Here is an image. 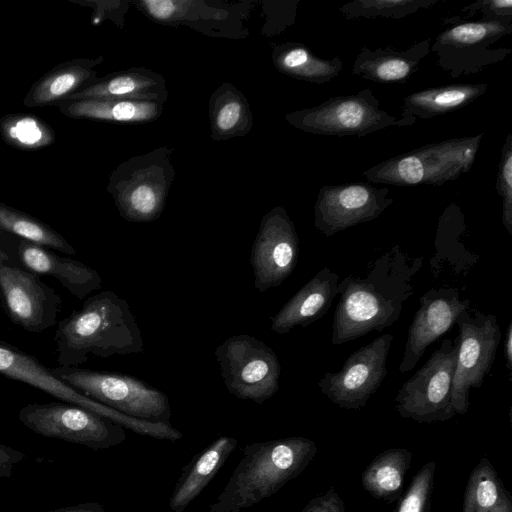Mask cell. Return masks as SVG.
<instances>
[{
    "label": "cell",
    "mask_w": 512,
    "mask_h": 512,
    "mask_svg": "<svg viewBox=\"0 0 512 512\" xmlns=\"http://www.w3.org/2000/svg\"><path fill=\"white\" fill-rule=\"evenodd\" d=\"M422 263L421 257L410 258L395 245L376 259L365 277L349 275L339 282L332 344L340 345L392 326L404 302L414 293L412 279Z\"/></svg>",
    "instance_id": "6da1fadb"
},
{
    "label": "cell",
    "mask_w": 512,
    "mask_h": 512,
    "mask_svg": "<svg viewBox=\"0 0 512 512\" xmlns=\"http://www.w3.org/2000/svg\"><path fill=\"white\" fill-rule=\"evenodd\" d=\"M56 361L79 367L93 355L108 358L141 353V330L127 301L111 290L87 297L83 305L57 323Z\"/></svg>",
    "instance_id": "7a4b0ae2"
},
{
    "label": "cell",
    "mask_w": 512,
    "mask_h": 512,
    "mask_svg": "<svg viewBox=\"0 0 512 512\" xmlns=\"http://www.w3.org/2000/svg\"><path fill=\"white\" fill-rule=\"evenodd\" d=\"M317 448L305 437H287L245 446L243 457L209 512H240L278 492L314 458Z\"/></svg>",
    "instance_id": "3957f363"
},
{
    "label": "cell",
    "mask_w": 512,
    "mask_h": 512,
    "mask_svg": "<svg viewBox=\"0 0 512 512\" xmlns=\"http://www.w3.org/2000/svg\"><path fill=\"white\" fill-rule=\"evenodd\" d=\"M483 134L430 143L384 160L363 175L375 184L440 186L467 173Z\"/></svg>",
    "instance_id": "277c9868"
},
{
    "label": "cell",
    "mask_w": 512,
    "mask_h": 512,
    "mask_svg": "<svg viewBox=\"0 0 512 512\" xmlns=\"http://www.w3.org/2000/svg\"><path fill=\"white\" fill-rule=\"evenodd\" d=\"M171 154L159 147L123 161L111 173L107 189L125 220L144 223L161 216L175 177Z\"/></svg>",
    "instance_id": "5b68a950"
},
{
    "label": "cell",
    "mask_w": 512,
    "mask_h": 512,
    "mask_svg": "<svg viewBox=\"0 0 512 512\" xmlns=\"http://www.w3.org/2000/svg\"><path fill=\"white\" fill-rule=\"evenodd\" d=\"M51 372L81 394L125 415L170 423L172 413L167 395L142 379L80 367L58 366L51 368Z\"/></svg>",
    "instance_id": "8992f818"
},
{
    "label": "cell",
    "mask_w": 512,
    "mask_h": 512,
    "mask_svg": "<svg viewBox=\"0 0 512 512\" xmlns=\"http://www.w3.org/2000/svg\"><path fill=\"white\" fill-rule=\"evenodd\" d=\"M0 374L42 390L63 402L87 409L137 434L170 441L180 440L183 436L170 423L137 419L90 399L58 379L50 368L34 356L1 340Z\"/></svg>",
    "instance_id": "52a82bcc"
},
{
    "label": "cell",
    "mask_w": 512,
    "mask_h": 512,
    "mask_svg": "<svg viewBox=\"0 0 512 512\" xmlns=\"http://www.w3.org/2000/svg\"><path fill=\"white\" fill-rule=\"evenodd\" d=\"M285 118L304 132L338 137H364L377 130L416 122L381 110L379 100L368 88L355 95L331 97L312 108L290 112Z\"/></svg>",
    "instance_id": "ba28073f"
},
{
    "label": "cell",
    "mask_w": 512,
    "mask_h": 512,
    "mask_svg": "<svg viewBox=\"0 0 512 512\" xmlns=\"http://www.w3.org/2000/svg\"><path fill=\"white\" fill-rule=\"evenodd\" d=\"M214 354L225 387L236 398L262 404L278 391L281 365L262 340L248 334L234 335Z\"/></svg>",
    "instance_id": "9c48e42d"
},
{
    "label": "cell",
    "mask_w": 512,
    "mask_h": 512,
    "mask_svg": "<svg viewBox=\"0 0 512 512\" xmlns=\"http://www.w3.org/2000/svg\"><path fill=\"white\" fill-rule=\"evenodd\" d=\"M459 336L444 339L428 360L399 389L395 397L400 416L420 423L452 418L451 390Z\"/></svg>",
    "instance_id": "30bf717a"
},
{
    "label": "cell",
    "mask_w": 512,
    "mask_h": 512,
    "mask_svg": "<svg viewBox=\"0 0 512 512\" xmlns=\"http://www.w3.org/2000/svg\"><path fill=\"white\" fill-rule=\"evenodd\" d=\"M18 419L38 435L81 444L95 451L109 449L126 439L121 425L63 401L29 403L21 408Z\"/></svg>",
    "instance_id": "8fae6325"
},
{
    "label": "cell",
    "mask_w": 512,
    "mask_h": 512,
    "mask_svg": "<svg viewBox=\"0 0 512 512\" xmlns=\"http://www.w3.org/2000/svg\"><path fill=\"white\" fill-rule=\"evenodd\" d=\"M459 328V347L454 371L451 405L455 414H465L472 388H480L495 361L501 340L497 317L477 310L461 313L455 321Z\"/></svg>",
    "instance_id": "7c38bea8"
},
{
    "label": "cell",
    "mask_w": 512,
    "mask_h": 512,
    "mask_svg": "<svg viewBox=\"0 0 512 512\" xmlns=\"http://www.w3.org/2000/svg\"><path fill=\"white\" fill-rule=\"evenodd\" d=\"M393 341L383 334L352 353L337 372H326L318 381L320 391L344 409L363 408L387 375V358Z\"/></svg>",
    "instance_id": "4fadbf2b"
},
{
    "label": "cell",
    "mask_w": 512,
    "mask_h": 512,
    "mask_svg": "<svg viewBox=\"0 0 512 512\" xmlns=\"http://www.w3.org/2000/svg\"><path fill=\"white\" fill-rule=\"evenodd\" d=\"M299 251L294 223L284 207H274L263 216L251 248L254 287L265 292L281 285L294 271Z\"/></svg>",
    "instance_id": "5bb4252c"
},
{
    "label": "cell",
    "mask_w": 512,
    "mask_h": 512,
    "mask_svg": "<svg viewBox=\"0 0 512 512\" xmlns=\"http://www.w3.org/2000/svg\"><path fill=\"white\" fill-rule=\"evenodd\" d=\"M0 291L9 319L24 330L42 333L58 323L62 299L36 274L4 263Z\"/></svg>",
    "instance_id": "9a60e30c"
},
{
    "label": "cell",
    "mask_w": 512,
    "mask_h": 512,
    "mask_svg": "<svg viewBox=\"0 0 512 512\" xmlns=\"http://www.w3.org/2000/svg\"><path fill=\"white\" fill-rule=\"evenodd\" d=\"M388 193V188L363 182L323 186L314 206V227L330 237L372 221L393 203Z\"/></svg>",
    "instance_id": "2e32d148"
},
{
    "label": "cell",
    "mask_w": 512,
    "mask_h": 512,
    "mask_svg": "<svg viewBox=\"0 0 512 512\" xmlns=\"http://www.w3.org/2000/svg\"><path fill=\"white\" fill-rule=\"evenodd\" d=\"M419 303L399 364L402 373L413 370L427 347L448 332L458 316L470 308V300L461 299L456 288L430 289L420 297Z\"/></svg>",
    "instance_id": "e0dca14e"
},
{
    "label": "cell",
    "mask_w": 512,
    "mask_h": 512,
    "mask_svg": "<svg viewBox=\"0 0 512 512\" xmlns=\"http://www.w3.org/2000/svg\"><path fill=\"white\" fill-rule=\"evenodd\" d=\"M17 255L24 269L51 276L73 296L85 300L92 292L102 288V278L93 268L79 260L63 257L52 250L19 240Z\"/></svg>",
    "instance_id": "ac0fdd59"
},
{
    "label": "cell",
    "mask_w": 512,
    "mask_h": 512,
    "mask_svg": "<svg viewBox=\"0 0 512 512\" xmlns=\"http://www.w3.org/2000/svg\"><path fill=\"white\" fill-rule=\"evenodd\" d=\"M339 275L328 267L318 271L270 318L271 330L287 334L322 318L338 295Z\"/></svg>",
    "instance_id": "d6986e66"
},
{
    "label": "cell",
    "mask_w": 512,
    "mask_h": 512,
    "mask_svg": "<svg viewBox=\"0 0 512 512\" xmlns=\"http://www.w3.org/2000/svg\"><path fill=\"white\" fill-rule=\"evenodd\" d=\"M167 96L166 81L162 75L145 68H129L96 79L61 102L81 99H127L165 103Z\"/></svg>",
    "instance_id": "ffe728a7"
},
{
    "label": "cell",
    "mask_w": 512,
    "mask_h": 512,
    "mask_svg": "<svg viewBox=\"0 0 512 512\" xmlns=\"http://www.w3.org/2000/svg\"><path fill=\"white\" fill-rule=\"evenodd\" d=\"M237 443L233 437L220 436L193 457L183 468L169 498L173 512H183L200 495L236 449Z\"/></svg>",
    "instance_id": "44dd1931"
},
{
    "label": "cell",
    "mask_w": 512,
    "mask_h": 512,
    "mask_svg": "<svg viewBox=\"0 0 512 512\" xmlns=\"http://www.w3.org/2000/svg\"><path fill=\"white\" fill-rule=\"evenodd\" d=\"M430 50V40H422L406 50L394 48H363L352 71L363 79L378 83H404L418 69Z\"/></svg>",
    "instance_id": "7402d4cb"
},
{
    "label": "cell",
    "mask_w": 512,
    "mask_h": 512,
    "mask_svg": "<svg viewBox=\"0 0 512 512\" xmlns=\"http://www.w3.org/2000/svg\"><path fill=\"white\" fill-rule=\"evenodd\" d=\"M103 57L78 58L54 67L35 82L24 98L26 107L57 104L96 80L94 67Z\"/></svg>",
    "instance_id": "603a6c76"
},
{
    "label": "cell",
    "mask_w": 512,
    "mask_h": 512,
    "mask_svg": "<svg viewBox=\"0 0 512 512\" xmlns=\"http://www.w3.org/2000/svg\"><path fill=\"white\" fill-rule=\"evenodd\" d=\"M68 117L123 124H139L158 119L164 110L160 101L127 99H81L56 104Z\"/></svg>",
    "instance_id": "cb8c5ba5"
},
{
    "label": "cell",
    "mask_w": 512,
    "mask_h": 512,
    "mask_svg": "<svg viewBox=\"0 0 512 512\" xmlns=\"http://www.w3.org/2000/svg\"><path fill=\"white\" fill-rule=\"evenodd\" d=\"M487 89L485 83L455 84L424 89L404 98L401 116L416 121L449 113L472 103Z\"/></svg>",
    "instance_id": "d4e9b609"
},
{
    "label": "cell",
    "mask_w": 512,
    "mask_h": 512,
    "mask_svg": "<svg viewBox=\"0 0 512 512\" xmlns=\"http://www.w3.org/2000/svg\"><path fill=\"white\" fill-rule=\"evenodd\" d=\"M209 116L214 140L244 136L253 126L246 97L230 83H223L211 94Z\"/></svg>",
    "instance_id": "484cf974"
},
{
    "label": "cell",
    "mask_w": 512,
    "mask_h": 512,
    "mask_svg": "<svg viewBox=\"0 0 512 512\" xmlns=\"http://www.w3.org/2000/svg\"><path fill=\"white\" fill-rule=\"evenodd\" d=\"M274 66L283 74L298 80L326 83L339 75L343 62L339 57L323 59L303 44L285 43L272 52Z\"/></svg>",
    "instance_id": "4316f807"
},
{
    "label": "cell",
    "mask_w": 512,
    "mask_h": 512,
    "mask_svg": "<svg viewBox=\"0 0 512 512\" xmlns=\"http://www.w3.org/2000/svg\"><path fill=\"white\" fill-rule=\"evenodd\" d=\"M412 454L404 448L380 453L362 474V485L374 498L389 502L399 498Z\"/></svg>",
    "instance_id": "83f0119b"
},
{
    "label": "cell",
    "mask_w": 512,
    "mask_h": 512,
    "mask_svg": "<svg viewBox=\"0 0 512 512\" xmlns=\"http://www.w3.org/2000/svg\"><path fill=\"white\" fill-rule=\"evenodd\" d=\"M0 230L50 250L76 255L75 248L49 225L2 203H0Z\"/></svg>",
    "instance_id": "f1b7e54d"
},
{
    "label": "cell",
    "mask_w": 512,
    "mask_h": 512,
    "mask_svg": "<svg viewBox=\"0 0 512 512\" xmlns=\"http://www.w3.org/2000/svg\"><path fill=\"white\" fill-rule=\"evenodd\" d=\"M511 31V23L500 20L469 22L456 25L438 36L432 45L438 49H470L489 46Z\"/></svg>",
    "instance_id": "f546056e"
},
{
    "label": "cell",
    "mask_w": 512,
    "mask_h": 512,
    "mask_svg": "<svg viewBox=\"0 0 512 512\" xmlns=\"http://www.w3.org/2000/svg\"><path fill=\"white\" fill-rule=\"evenodd\" d=\"M506 493L490 461L482 458L468 479L463 512H493Z\"/></svg>",
    "instance_id": "4dcf8cb0"
},
{
    "label": "cell",
    "mask_w": 512,
    "mask_h": 512,
    "mask_svg": "<svg viewBox=\"0 0 512 512\" xmlns=\"http://www.w3.org/2000/svg\"><path fill=\"white\" fill-rule=\"evenodd\" d=\"M0 132L8 144L21 149L42 148L55 139L53 131L41 119L24 115L3 117Z\"/></svg>",
    "instance_id": "1f68e13d"
},
{
    "label": "cell",
    "mask_w": 512,
    "mask_h": 512,
    "mask_svg": "<svg viewBox=\"0 0 512 512\" xmlns=\"http://www.w3.org/2000/svg\"><path fill=\"white\" fill-rule=\"evenodd\" d=\"M435 1L418 0H357L344 5L340 10L347 18L354 17H404Z\"/></svg>",
    "instance_id": "d6a6232c"
},
{
    "label": "cell",
    "mask_w": 512,
    "mask_h": 512,
    "mask_svg": "<svg viewBox=\"0 0 512 512\" xmlns=\"http://www.w3.org/2000/svg\"><path fill=\"white\" fill-rule=\"evenodd\" d=\"M436 464L426 463L414 476L397 512H430Z\"/></svg>",
    "instance_id": "836d02e7"
},
{
    "label": "cell",
    "mask_w": 512,
    "mask_h": 512,
    "mask_svg": "<svg viewBox=\"0 0 512 512\" xmlns=\"http://www.w3.org/2000/svg\"><path fill=\"white\" fill-rule=\"evenodd\" d=\"M496 180L497 193L503 200L502 222L512 235V135L508 134L503 145Z\"/></svg>",
    "instance_id": "e575fe53"
},
{
    "label": "cell",
    "mask_w": 512,
    "mask_h": 512,
    "mask_svg": "<svg viewBox=\"0 0 512 512\" xmlns=\"http://www.w3.org/2000/svg\"><path fill=\"white\" fill-rule=\"evenodd\" d=\"M302 512H346V510L335 489L330 488L324 495L310 500Z\"/></svg>",
    "instance_id": "d590c367"
},
{
    "label": "cell",
    "mask_w": 512,
    "mask_h": 512,
    "mask_svg": "<svg viewBox=\"0 0 512 512\" xmlns=\"http://www.w3.org/2000/svg\"><path fill=\"white\" fill-rule=\"evenodd\" d=\"M24 458L25 454L23 452L0 444V477H10L13 467Z\"/></svg>",
    "instance_id": "8d00e7d4"
},
{
    "label": "cell",
    "mask_w": 512,
    "mask_h": 512,
    "mask_svg": "<svg viewBox=\"0 0 512 512\" xmlns=\"http://www.w3.org/2000/svg\"><path fill=\"white\" fill-rule=\"evenodd\" d=\"M47 512H105L101 504L96 502H85Z\"/></svg>",
    "instance_id": "74e56055"
},
{
    "label": "cell",
    "mask_w": 512,
    "mask_h": 512,
    "mask_svg": "<svg viewBox=\"0 0 512 512\" xmlns=\"http://www.w3.org/2000/svg\"><path fill=\"white\" fill-rule=\"evenodd\" d=\"M484 6H487L488 8L480 7L482 10L489 9L492 10V12L497 15H505V10L508 12H512V1L511 0H489L482 2ZM507 15V14H506ZM508 17H511L508 15Z\"/></svg>",
    "instance_id": "f35d334b"
},
{
    "label": "cell",
    "mask_w": 512,
    "mask_h": 512,
    "mask_svg": "<svg viewBox=\"0 0 512 512\" xmlns=\"http://www.w3.org/2000/svg\"><path fill=\"white\" fill-rule=\"evenodd\" d=\"M504 352H505V360L506 367L511 372L512 371V322L510 321L506 330L505 342H504Z\"/></svg>",
    "instance_id": "ab89813d"
},
{
    "label": "cell",
    "mask_w": 512,
    "mask_h": 512,
    "mask_svg": "<svg viewBox=\"0 0 512 512\" xmlns=\"http://www.w3.org/2000/svg\"><path fill=\"white\" fill-rule=\"evenodd\" d=\"M493 512H512V503L507 492Z\"/></svg>",
    "instance_id": "60d3db41"
},
{
    "label": "cell",
    "mask_w": 512,
    "mask_h": 512,
    "mask_svg": "<svg viewBox=\"0 0 512 512\" xmlns=\"http://www.w3.org/2000/svg\"><path fill=\"white\" fill-rule=\"evenodd\" d=\"M9 259L8 255L5 253V251L3 250L2 246H1V243H0V266L4 263H6V261Z\"/></svg>",
    "instance_id": "b9f144b4"
},
{
    "label": "cell",
    "mask_w": 512,
    "mask_h": 512,
    "mask_svg": "<svg viewBox=\"0 0 512 512\" xmlns=\"http://www.w3.org/2000/svg\"><path fill=\"white\" fill-rule=\"evenodd\" d=\"M2 302V296H1V291H0V303Z\"/></svg>",
    "instance_id": "7bdbcfd3"
}]
</instances>
